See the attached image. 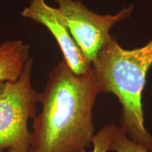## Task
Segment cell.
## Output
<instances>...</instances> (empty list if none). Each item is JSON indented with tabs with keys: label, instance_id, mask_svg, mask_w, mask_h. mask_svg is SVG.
<instances>
[{
	"label": "cell",
	"instance_id": "1",
	"mask_svg": "<svg viewBox=\"0 0 152 152\" xmlns=\"http://www.w3.org/2000/svg\"><path fill=\"white\" fill-rule=\"evenodd\" d=\"M93 68L76 75L64 60L39 93L41 111L33 119L29 152H84L94 136L93 109L99 93Z\"/></svg>",
	"mask_w": 152,
	"mask_h": 152
},
{
	"label": "cell",
	"instance_id": "2",
	"mask_svg": "<svg viewBox=\"0 0 152 152\" xmlns=\"http://www.w3.org/2000/svg\"><path fill=\"white\" fill-rule=\"evenodd\" d=\"M34 61L29 58L16 80L0 81V152H29L30 119L37 115L39 92L32 85Z\"/></svg>",
	"mask_w": 152,
	"mask_h": 152
},
{
	"label": "cell",
	"instance_id": "3",
	"mask_svg": "<svg viewBox=\"0 0 152 152\" xmlns=\"http://www.w3.org/2000/svg\"><path fill=\"white\" fill-rule=\"evenodd\" d=\"M65 18L71 35L85 58L91 64L111 36L109 30L130 16L132 6L115 15L101 16L86 8L80 1L55 0Z\"/></svg>",
	"mask_w": 152,
	"mask_h": 152
},
{
	"label": "cell",
	"instance_id": "4",
	"mask_svg": "<svg viewBox=\"0 0 152 152\" xmlns=\"http://www.w3.org/2000/svg\"><path fill=\"white\" fill-rule=\"evenodd\" d=\"M21 16L42 25L52 33L60 47L64 60L76 75H83L92 69L71 35L68 25L58 8H54L45 0H30L23 9Z\"/></svg>",
	"mask_w": 152,
	"mask_h": 152
},
{
	"label": "cell",
	"instance_id": "5",
	"mask_svg": "<svg viewBox=\"0 0 152 152\" xmlns=\"http://www.w3.org/2000/svg\"><path fill=\"white\" fill-rule=\"evenodd\" d=\"M30 47L21 39L8 40L0 45V81L16 80L29 59Z\"/></svg>",
	"mask_w": 152,
	"mask_h": 152
},
{
	"label": "cell",
	"instance_id": "6",
	"mask_svg": "<svg viewBox=\"0 0 152 152\" xmlns=\"http://www.w3.org/2000/svg\"><path fill=\"white\" fill-rule=\"evenodd\" d=\"M109 151L115 152H150L143 144L131 140L122 127L115 129Z\"/></svg>",
	"mask_w": 152,
	"mask_h": 152
},
{
	"label": "cell",
	"instance_id": "7",
	"mask_svg": "<svg viewBox=\"0 0 152 152\" xmlns=\"http://www.w3.org/2000/svg\"><path fill=\"white\" fill-rule=\"evenodd\" d=\"M116 128L117 126L115 125H105L95 134L92 140L93 149L90 152H107L109 151Z\"/></svg>",
	"mask_w": 152,
	"mask_h": 152
},
{
	"label": "cell",
	"instance_id": "8",
	"mask_svg": "<svg viewBox=\"0 0 152 152\" xmlns=\"http://www.w3.org/2000/svg\"><path fill=\"white\" fill-rule=\"evenodd\" d=\"M7 152H22L20 151H19V150H17V149H9Z\"/></svg>",
	"mask_w": 152,
	"mask_h": 152
}]
</instances>
